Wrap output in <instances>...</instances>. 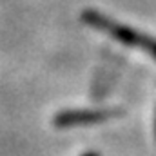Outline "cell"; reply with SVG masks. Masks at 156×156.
I'll return each instance as SVG.
<instances>
[{
    "mask_svg": "<svg viewBox=\"0 0 156 156\" xmlns=\"http://www.w3.org/2000/svg\"><path fill=\"white\" fill-rule=\"evenodd\" d=\"M122 113L115 109H69V111H62L58 113L53 123L58 129H67L73 125H85V123H98V122H105L115 116H120Z\"/></svg>",
    "mask_w": 156,
    "mask_h": 156,
    "instance_id": "2",
    "label": "cell"
},
{
    "mask_svg": "<svg viewBox=\"0 0 156 156\" xmlns=\"http://www.w3.org/2000/svg\"><path fill=\"white\" fill-rule=\"evenodd\" d=\"M154 134H156V118H154Z\"/></svg>",
    "mask_w": 156,
    "mask_h": 156,
    "instance_id": "4",
    "label": "cell"
},
{
    "mask_svg": "<svg viewBox=\"0 0 156 156\" xmlns=\"http://www.w3.org/2000/svg\"><path fill=\"white\" fill-rule=\"evenodd\" d=\"M82 20L89 27L104 31L111 38L118 40L120 44L140 49V51L147 53L153 60H156V38H153V37L144 35V33H140V31H136L133 27H127V26H123L120 22H115L113 18H109V16H105V15L94 11V9H85L82 13Z\"/></svg>",
    "mask_w": 156,
    "mask_h": 156,
    "instance_id": "1",
    "label": "cell"
},
{
    "mask_svg": "<svg viewBox=\"0 0 156 156\" xmlns=\"http://www.w3.org/2000/svg\"><path fill=\"white\" fill-rule=\"evenodd\" d=\"M82 156H100V154H98V153H93V151H91V153H85V154H82Z\"/></svg>",
    "mask_w": 156,
    "mask_h": 156,
    "instance_id": "3",
    "label": "cell"
}]
</instances>
